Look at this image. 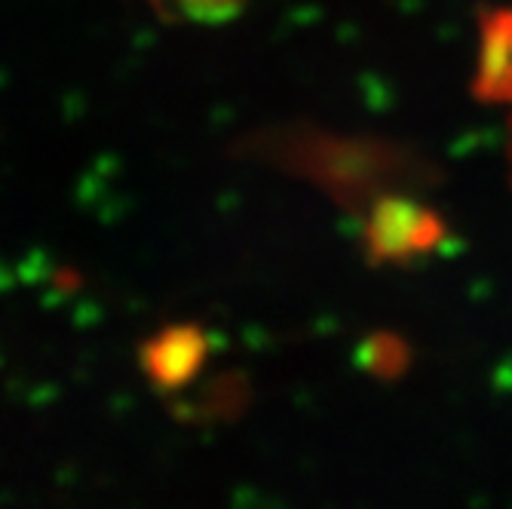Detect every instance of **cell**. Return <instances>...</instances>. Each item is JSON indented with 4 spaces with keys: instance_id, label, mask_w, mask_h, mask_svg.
Masks as SVG:
<instances>
[{
    "instance_id": "1",
    "label": "cell",
    "mask_w": 512,
    "mask_h": 509,
    "mask_svg": "<svg viewBox=\"0 0 512 509\" xmlns=\"http://www.w3.org/2000/svg\"><path fill=\"white\" fill-rule=\"evenodd\" d=\"M286 157L298 172L329 188L341 203H375L384 194L427 191L436 172L411 151L375 142V138H329V135H292Z\"/></svg>"
},
{
    "instance_id": "2",
    "label": "cell",
    "mask_w": 512,
    "mask_h": 509,
    "mask_svg": "<svg viewBox=\"0 0 512 509\" xmlns=\"http://www.w3.org/2000/svg\"><path fill=\"white\" fill-rule=\"evenodd\" d=\"M421 194L396 191L368 206L365 218V252L375 261H405L430 255L442 237V218L417 200Z\"/></svg>"
},
{
    "instance_id": "3",
    "label": "cell",
    "mask_w": 512,
    "mask_h": 509,
    "mask_svg": "<svg viewBox=\"0 0 512 509\" xmlns=\"http://www.w3.org/2000/svg\"><path fill=\"white\" fill-rule=\"evenodd\" d=\"M476 86L488 102H512V10L488 13L482 22Z\"/></svg>"
},
{
    "instance_id": "4",
    "label": "cell",
    "mask_w": 512,
    "mask_h": 509,
    "mask_svg": "<svg viewBox=\"0 0 512 509\" xmlns=\"http://www.w3.org/2000/svg\"><path fill=\"white\" fill-rule=\"evenodd\" d=\"M169 10H178L194 19H221L240 10V0H169Z\"/></svg>"
},
{
    "instance_id": "5",
    "label": "cell",
    "mask_w": 512,
    "mask_h": 509,
    "mask_svg": "<svg viewBox=\"0 0 512 509\" xmlns=\"http://www.w3.org/2000/svg\"><path fill=\"white\" fill-rule=\"evenodd\" d=\"M509 169H512V120H509Z\"/></svg>"
}]
</instances>
